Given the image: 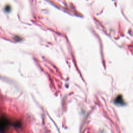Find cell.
I'll return each instance as SVG.
<instances>
[{"label": "cell", "mask_w": 133, "mask_h": 133, "mask_svg": "<svg viewBox=\"0 0 133 133\" xmlns=\"http://www.w3.org/2000/svg\"><path fill=\"white\" fill-rule=\"evenodd\" d=\"M114 102L116 104H117V105H124L125 104V102L123 100V98L122 95H118V96H117L115 98Z\"/></svg>", "instance_id": "obj_1"}]
</instances>
